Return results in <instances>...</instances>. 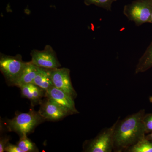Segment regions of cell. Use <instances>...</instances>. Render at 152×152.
Masks as SVG:
<instances>
[{
	"label": "cell",
	"mask_w": 152,
	"mask_h": 152,
	"mask_svg": "<svg viewBox=\"0 0 152 152\" xmlns=\"http://www.w3.org/2000/svg\"><path fill=\"white\" fill-rule=\"evenodd\" d=\"M124 15L136 26L151 23L152 15V0H135L125 5Z\"/></svg>",
	"instance_id": "obj_3"
},
{
	"label": "cell",
	"mask_w": 152,
	"mask_h": 152,
	"mask_svg": "<svg viewBox=\"0 0 152 152\" xmlns=\"http://www.w3.org/2000/svg\"><path fill=\"white\" fill-rule=\"evenodd\" d=\"M128 152H152V142L145 137L128 149Z\"/></svg>",
	"instance_id": "obj_14"
},
{
	"label": "cell",
	"mask_w": 152,
	"mask_h": 152,
	"mask_svg": "<svg viewBox=\"0 0 152 152\" xmlns=\"http://www.w3.org/2000/svg\"><path fill=\"white\" fill-rule=\"evenodd\" d=\"M39 67L30 62H27L26 65L21 75L15 84V86L20 87L22 85L33 83L37 74Z\"/></svg>",
	"instance_id": "obj_11"
},
{
	"label": "cell",
	"mask_w": 152,
	"mask_h": 152,
	"mask_svg": "<svg viewBox=\"0 0 152 152\" xmlns=\"http://www.w3.org/2000/svg\"><path fill=\"white\" fill-rule=\"evenodd\" d=\"M45 96L54 101L66 110L70 115L79 113L75 107L74 98L64 91L54 86L47 90Z\"/></svg>",
	"instance_id": "obj_9"
},
{
	"label": "cell",
	"mask_w": 152,
	"mask_h": 152,
	"mask_svg": "<svg viewBox=\"0 0 152 152\" xmlns=\"http://www.w3.org/2000/svg\"><path fill=\"white\" fill-rule=\"evenodd\" d=\"M146 134L152 132V113L145 114L143 119Z\"/></svg>",
	"instance_id": "obj_17"
},
{
	"label": "cell",
	"mask_w": 152,
	"mask_h": 152,
	"mask_svg": "<svg viewBox=\"0 0 152 152\" xmlns=\"http://www.w3.org/2000/svg\"><path fill=\"white\" fill-rule=\"evenodd\" d=\"M145 110L129 115L116 121L113 136V151L126 152L128 149L144 138L146 136L143 119Z\"/></svg>",
	"instance_id": "obj_1"
},
{
	"label": "cell",
	"mask_w": 152,
	"mask_h": 152,
	"mask_svg": "<svg viewBox=\"0 0 152 152\" xmlns=\"http://www.w3.org/2000/svg\"><path fill=\"white\" fill-rule=\"evenodd\" d=\"M41 103L39 113L44 120L58 121L70 115L62 107L50 98L46 97Z\"/></svg>",
	"instance_id": "obj_8"
},
{
	"label": "cell",
	"mask_w": 152,
	"mask_h": 152,
	"mask_svg": "<svg viewBox=\"0 0 152 152\" xmlns=\"http://www.w3.org/2000/svg\"><path fill=\"white\" fill-rule=\"evenodd\" d=\"M50 69L39 67L37 74L34 80V84L42 88L46 91L54 86Z\"/></svg>",
	"instance_id": "obj_12"
},
{
	"label": "cell",
	"mask_w": 152,
	"mask_h": 152,
	"mask_svg": "<svg viewBox=\"0 0 152 152\" xmlns=\"http://www.w3.org/2000/svg\"><path fill=\"white\" fill-rule=\"evenodd\" d=\"M20 88L22 96L29 99L33 104L41 102L45 95V91L34 83L23 85Z\"/></svg>",
	"instance_id": "obj_10"
},
{
	"label": "cell",
	"mask_w": 152,
	"mask_h": 152,
	"mask_svg": "<svg viewBox=\"0 0 152 152\" xmlns=\"http://www.w3.org/2000/svg\"><path fill=\"white\" fill-rule=\"evenodd\" d=\"M117 0H84L85 4L89 6L94 4L108 11H111L112 4Z\"/></svg>",
	"instance_id": "obj_16"
},
{
	"label": "cell",
	"mask_w": 152,
	"mask_h": 152,
	"mask_svg": "<svg viewBox=\"0 0 152 152\" xmlns=\"http://www.w3.org/2000/svg\"><path fill=\"white\" fill-rule=\"evenodd\" d=\"M9 142V139L7 137L2 138L0 140V152L5 151V148Z\"/></svg>",
	"instance_id": "obj_19"
},
{
	"label": "cell",
	"mask_w": 152,
	"mask_h": 152,
	"mask_svg": "<svg viewBox=\"0 0 152 152\" xmlns=\"http://www.w3.org/2000/svg\"><path fill=\"white\" fill-rule=\"evenodd\" d=\"M116 121L110 128L103 129L97 136L87 143L85 151L111 152L113 151V136Z\"/></svg>",
	"instance_id": "obj_5"
},
{
	"label": "cell",
	"mask_w": 152,
	"mask_h": 152,
	"mask_svg": "<svg viewBox=\"0 0 152 152\" xmlns=\"http://www.w3.org/2000/svg\"><path fill=\"white\" fill-rule=\"evenodd\" d=\"M70 74V70L66 68H58L51 70L54 86L64 91L75 99L77 97V93L72 85Z\"/></svg>",
	"instance_id": "obj_7"
},
{
	"label": "cell",
	"mask_w": 152,
	"mask_h": 152,
	"mask_svg": "<svg viewBox=\"0 0 152 152\" xmlns=\"http://www.w3.org/2000/svg\"><path fill=\"white\" fill-rule=\"evenodd\" d=\"M26 64L20 55L11 56L1 53L0 70L10 85L15 86Z\"/></svg>",
	"instance_id": "obj_4"
},
{
	"label": "cell",
	"mask_w": 152,
	"mask_h": 152,
	"mask_svg": "<svg viewBox=\"0 0 152 152\" xmlns=\"http://www.w3.org/2000/svg\"><path fill=\"white\" fill-rule=\"evenodd\" d=\"M44 119L39 113L31 110L28 113L18 114L13 118L7 121L8 128L18 134L21 137L27 136Z\"/></svg>",
	"instance_id": "obj_2"
},
{
	"label": "cell",
	"mask_w": 152,
	"mask_h": 152,
	"mask_svg": "<svg viewBox=\"0 0 152 152\" xmlns=\"http://www.w3.org/2000/svg\"><path fill=\"white\" fill-rule=\"evenodd\" d=\"M17 145L23 152H35L37 151L35 144L28 139L27 136L21 137Z\"/></svg>",
	"instance_id": "obj_15"
},
{
	"label": "cell",
	"mask_w": 152,
	"mask_h": 152,
	"mask_svg": "<svg viewBox=\"0 0 152 152\" xmlns=\"http://www.w3.org/2000/svg\"><path fill=\"white\" fill-rule=\"evenodd\" d=\"M145 137L148 139V140L151 141L152 142V132L150 133L149 134H148L146 135Z\"/></svg>",
	"instance_id": "obj_20"
},
{
	"label": "cell",
	"mask_w": 152,
	"mask_h": 152,
	"mask_svg": "<svg viewBox=\"0 0 152 152\" xmlns=\"http://www.w3.org/2000/svg\"><path fill=\"white\" fill-rule=\"evenodd\" d=\"M151 23H152V15L151 17Z\"/></svg>",
	"instance_id": "obj_22"
},
{
	"label": "cell",
	"mask_w": 152,
	"mask_h": 152,
	"mask_svg": "<svg viewBox=\"0 0 152 152\" xmlns=\"http://www.w3.org/2000/svg\"><path fill=\"white\" fill-rule=\"evenodd\" d=\"M31 55V62L39 67L53 69L61 66L56 52L50 45H47L43 50H33Z\"/></svg>",
	"instance_id": "obj_6"
},
{
	"label": "cell",
	"mask_w": 152,
	"mask_h": 152,
	"mask_svg": "<svg viewBox=\"0 0 152 152\" xmlns=\"http://www.w3.org/2000/svg\"><path fill=\"white\" fill-rule=\"evenodd\" d=\"M152 68V42L144 54L139 60L135 69V73L144 72Z\"/></svg>",
	"instance_id": "obj_13"
},
{
	"label": "cell",
	"mask_w": 152,
	"mask_h": 152,
	"mask_svg": "<svg viewBox=\"0 0 152 152\" xmlns=\"http://www.w3.org/2000/svg\"><path fill=\"white\" fill-rule=\"evenodd\" d=\"M5 151L7 152H23L18 145H12L10 142L6 146Z\"/></svg>",
	"instance_id": "obj_18"
},
{
	"label": "cell",
	"mask_w": 152,
	"mask_h": 152,
	"mask_svg": "<svg viewBox=\"0 0 152 152\" xmlns=\"http://www.w3.org/2000/svg\"><path fill=\"white\" fill-rule=\"evenodd\" d=\"M149 101L151 103H152V96L149 98Z\"/></svg>",
	"instance_id": "obj_21"
}]
</instances>
